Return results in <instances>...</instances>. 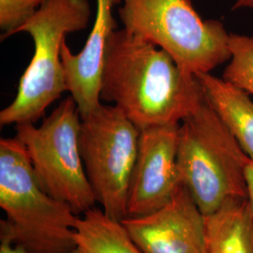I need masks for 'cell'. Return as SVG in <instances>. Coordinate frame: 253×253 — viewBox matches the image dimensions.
<instances>
[{"label": "cell", "mask_w": 253, "mask_h": 253, "mask_svg": "<svg viewBox=\"0 0 253 253\" xmlns=\"http://www.w3.org/2000/svg\"><path fill=\"white\" fill-rule=\"evenodd\" d=\"M100 98L142 130L179 125L199 106L205 92L196 75L183 71L165 50L122 28L109 39Z\"/></svg>", "instance_id": "1"}, {"label": "cell", "mask_w": 253, "mask_h": 253, "mask_svg": "<svg viewBox=\"0 0 253 253\" xmlns=\"http://www.w3.org/2000/svg\"><path fill=\"white\" fill-rule=\"evenodd\" d=\"M0 238L27 253H69L78 215L42 189L25 145L16 137L0 140Z\"/></svg>", "instance_id": "2"}, {"label": "cell", "mask_w": 253, "mask_h": 253, "mask_svg": "<svg viewBox=\"0 0 253 253\" xmlns=\"http://www.w3.org/2000/svg\"><path fill=\"white\" fill-rule=\"evenodd\" d=\"M250 158L205 99L179 124L177 168L181 183L205 216L227 200L248 198Z\"/></svg>", "instance_id": "3"}, {"label": "cell", "mask_w": 253, "mask_h": 253, "mask_svg": "<svg viewBox=\"0 0 253 253\" xmlns=\"http://www.w3.org/2000/svg\"><path fill=\"white\" fill-rule=\"evenodd\" d=\"M88 0H47L19 27L32 38L34 54L19 82L15 99L0 112V125L36 123L67 91L61 49L66 37L88 27Z\"/></svg>", "instance_id": "4"}, {"label": "cell", "mask_w": 253, "mask_h": 253, "mask_svg": "<svg viewBox=\"0 0 253 253\" xmlns=\"http://www.w3.org/2000/svg\"><path fill=\"white\" fill-rule=\"evenodd\" d=\"M118 12L126 31L165 50L186 73H211L231 57L224 25L202 18L193 0H122Z\"/></svg>", "instance_id": "5"}, {"label": "cell", "mask_w": 253, "mask_h": 253, "mask_svg": "<svg viewBox=\"0 0 253 253\" xmlns=\"http://www.w3.org/2000/svg\"><path fill=\"white\" fill-rule=\"evenodd\" d=\"M81 122L77 104L69 96L41 126L31 122L15 126V137L25 145L42 189L67 203L76 215L97 204L80 153Z\"/></svg>", "instance_id": "6"}, {"label": "cell", "mask_w": 253, "mask_h": 253, "mask_svg": "<svg viewBox=\"0 0 253 253\" xmlns=\"http://www.w3.org/2000/svg\"><path fill=\"white\" fill-rule=\"evenodd\" d=\"M140 130L115 105L100 104L82 118L79 147L91 189L109 217H126L127 192Z\"/></svg>", "instance_id": "7"}, {"label": "cell", "mask_w": 253, "mask_h": 253, "mask_svg": "<svg viewBox=\"0 0 253 253\" xmlns=\"http://www.w3.org/2000/svg\"><path fill=\"white\" fill-rule=\"evenodd\" d=\"M178 128L179 125H165L140 130L127 192L126 217L145 216L163 208L180 186Z\"/></svg>", "instance_id": "8"}, {"label": "cell", "mask_w": 253, "mask_h": 253, "mask_svg": "<svg viewBox=\"0 0 253 253\" xmlns=\"http://www.w3.org/2000/svg\"><path fill=\"white\" fill-rule=\"evenodd\" d=\"M122 223L144 253H209L206 217L182 183L163 208Z\"/></svg>", "instance_id": "9"}, {"label": "cell", "mask_w": 253, "mask_h": 253, "mask_svg": "<svg viewBox=\"0 0 253 253\" xmlns=\"http://www.w3.org/2000/svg\"><path fill=\"white\" fill-rule=\"evenodd\" d=\"M122 0H96L94 26L83 50L72 53L64 42L61 49L67 91L75 100L82 118L87 117L101 104L100 79L105 51L111 35L118 29L114 8Z\"/></svg>", "instance_id": "10"}, {"label": "cell", "mask_w": 253, "mask_h": 253, "mask_svg": "<svg viewBox=\"0 0 253 253\" xmlns=\"http://www.w3.org/2000/svg\"><path fill=\"white\" fill-rule=\"evenodd\" d=\"M206 99L253 161V101L250 94L211 73L196 74Z\"/></svg>", "instance_id": "11"}, {"label": "cell", "mask_w": 253, "mask_h": 253, "mask_svg": "<svg viewBox=\"0 0 253 253\" xmlns=\"http://www.w3.org/2000/svg\"><path fill=\"white\" fill-rule=\"evenodd\" d=\"M206 217L209 253H253V215L248 198L226 202Z\"/></svg>", "instance_id": "12"}, {"label": "cell", "mask_w": 253, "mask_h": 253, "mask_svg": "<svg viewBox=\"0 0 253 253\" xmlns=\"http://www.w3.org/2000/svg\"><path fill=\"white\" fill-rule=\"evenodd\" d=\"M74 238L84 253H144L122 221L95 207L77 218Z\"/></svg>", "instance_id": "13"}, {"label": "cell", "mask_w": 253, "mask_h": 253, "mask_svg": "<svg viewBox=\"0 0 253 253\" xmlns=\"http://www.w3.org/2000/svg\"><path fill=\"white\" fill-rule=\"evenodd\" d=\"M231 57L222 78L253 94V36L230 33Z\"/></svg>", "instance_id": "14"}, {"label": "cell", "mask_w": 253, "mask_h": 253, "mask_svg": "<svg viewBox=\"0 0 253 253\" xmlns=\"http://www.w3.org/2000/svg\"><path fill=\"white\" fill-rule=\"evenodd\" d=\"M47 0H0L1 42L15 35Z\"/></svg>", "instance_id": "15"}, {"label": "cell", "mask_w": 253, "mask_h": 253, "mask_svg": "<svg viewBox=\"0 0 253 253\" xmlns=\"http://www.w3.org/2000/svg\"><path fill=\"white\" fill-rule=\"evenodd\" d=\"M246 182L248 190V200L253 215V161L251 159L246 166Z\"/></svg>", "instance_id": "16"}, {"label": "cell", "mask_w": 253, "mask_h": 253, "mask_svg": "<svg viewBox=\"0 0 253 253\" xmlns=\"http://www.w3.org/2000/svg\"><path fill=\"white\" fill-rule=\"evenodd\" d=\"M0 253H27L24 250L11 244L9 240L0 238ZM69 253H84V251L77 247L73 252Z\"/></svg>", "instance_id": "17"}, {"label": "cell", "mask_w": 253, "mask_h": 253, "mask_svg": "<svg viewBox=\"0 0 253 253\" xmlns=\"http://www.w3.org/2000/svg\"><path fill=\"white\" fill-rule=\"evenodd\" d=\"M232 9L233 10L247 9L253 12V0H235Z\"/></svg>", "instance_id": "18"}]
</instances>
